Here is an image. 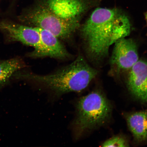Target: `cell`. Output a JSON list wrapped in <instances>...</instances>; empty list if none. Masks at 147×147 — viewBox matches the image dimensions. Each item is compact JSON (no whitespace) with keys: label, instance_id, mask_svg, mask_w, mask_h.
Returning a JSON list of instances; mask_svg holds the SVG:
<instances>
[{"label":"cell","instance_id":"obj_12","mask_svg":"<svg viewBox=\"0 0 147 147\" xmlns=\"http://www.w3.org/2000/svg\"><path fill=\"white\" fill-rule=\"evenodd\" d=\"M128 143L124 138L116 136L110 138L102 143V147H127Z\"/></svg>","mask_w":147,"mask_h":147},{"label":"cell","instance_id":"obj_2","mask_svg":"<svg viewBox=\"0 0 147 147\" xmlns=\"http://www.w3.org/2000/svg\"><path fill=\"white\" fill-rule=\"evenodd\" d=\"M98 71L79 55L74 61L52 73L46 75L22 72L15 74L16 78L43 85L57 95L83 90L96 76Z\"/></svg>","mask_w":147,"mask_h":147},{"label":"cell","instance_id":"obj_4","mask_svg":"<svg viewBox=\"0 0 147 147\" xmlns=\"http://www.w3.org/2000/svg\"><path fill=\"white\" fill-rule=\"evenodd\" d=\"M18 20L23 24L48 31L65 41L73 38L81 25L64 21L35 1L23 11Z\"/></svg>","mask_w":147,"mask_h":147},{"label":"cell","instance_id":"obj_7","mask_svg":"<svg viewBox=\"0 0 147 147\" xmlns=\"http://www.w3.org/2000/svg\"><path fill=\"white\" fill-rule=\"evenodd\" d=\"M0 30L8 42H19L34 50L40 47V34L36 28L5 20L0 22Z\"/></svg>","mask_w":147,"mask_h":147},{"label":"cell","instance_id":"obj_3","mask_svg":"<svg viewBox=\"0 0 147 147\" xmlns=\"http://www.w3.org/2000/svg\"><path fill=\"white\" fill-rule=\"evenodd\" d=\"M76 110L73 128L78 139L88 131L106 123L111 117L112 107L103 94L95 90L79 99Z\"/></svg>","mask_w":147,"mask_h":147},{"label":"cell","instance_id":"obj_6","mask_svg":"<svg viewBox=\"0 0 147 147\" xmlns=\"http://www.w3.org/2000/svg\"><path fill=\"white\" fill-rule=\"evenodd\" d=\"M35 28L40 34V47L36 50L27 53V57L34 59L50 57L60 60L71 58L72 55L59 38L48 31L40 28Z\"/></svg>","mask_w":147,"mask_h":147},{"label":"cell","instance_id":"obj_13","mask_svg":"<svg viewBox=\"0 0 147 147\" xmlns=\"http://www.w3.org/2000/svg\"><path fill=\"white\" fill-rule=\"evenodd\" d=\"M145 18H146L147 22V12L145 13Z\"/></svg>","mask_w":147,"mask_h":147},{"label":"cell","instance_id":"obj_1","mask_svg":"<svg viewBox=\"0 0 147 147\" xmlns=\"http://www.w3.org/2000/svg\"><path fill=\"white\" fill-rule=\"evenodd\" d=\"M78 30L88 56L98 61L107 56L112 45L130 34L131 25L122 9L98 7Z\"/></svg>","mask_w":147,"mask_h":147},{"label":"cell","instance_id":"obj_11","mask_svg":"<svg viewBox=\"0 0 147 147\" xmlns=\"http://www.w3.org/2000/svg\"><path fill=\"white\" fill-rule=\"evenodd\" d=\"M26 67L19 57L0 61V87L8 84L15 73Z\"/></svg>","mask_w":147,"mask_h":147},{"label":"cell","instance_id":"obj_9","mask_svg":"<svg viewBox=\"0 0 147 147\" xmlns=\"http://www.w3.org/2000/svg\"><path fill=\"white\" fill-rule=\"evenodd\" d=\"M129 71L127 82L129 91L147 105V62L139 60Z\"/></svg>","mask_w":147,"mask_h":147},{"label":"cell","instance_id":"obj_8","mask_svg":"<svg viewBox=\"0 0 147 147\" xmlns=\"http://www.w3.org/2000/svg\"><path fill=\"white\" fill-rule=\"evenodd\" d=\"M136 44L131 39L120 38L115 43L110 63L117 71L130 69L139 60Z\"/></svg>","mask_w":147,"mask_h":147},{"label":"cell","instance_id":"obj_5","mask_svg":"<svg viewBox=\"0 0 147 147\" xmlns=\"http://www.w3.org/2000/svg\"><path fill=\"white\" fill-rule=\"evenodd\" d=\"M102 0H35L58 17L68 22L80 24L85 15L98 6Z\"/></svg>","mask_w":147,"mask_h":147},{"label":"cell","instance_id":"obj_10","mask_svg":"<svg viewBox=\"0 0 147 147\" xmlns=\"http://www.w3.org/2000/svg\"><path fill=\"white\" fill-rule=\"evenodd\" d=\"M126 120L134 138L139 142L147 139V112L139 111L128 114Z\"/></svg>","mask_w":147,"mask_h":147}]
</instances>
